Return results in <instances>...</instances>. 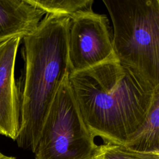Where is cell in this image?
Wrapping results in <instances>:
<instances>
[{
  "label": "cell",
  "instance_id": "6",
  "mask_svg": "<svg viewBox=\"0 0 159 159\" xmlns=\"http://www.w3.org/2000/svg\"><path fill=\"white\" fill-rule=\"evenodd\" d=\"M21 37L0 44V135L16 140L19 128V107L14 78L17 52Z\"/></svg>",
  "mask_w": 159,
  "mask_h": 159
},
{
  "label": "cell",
  "instance_id": "10",
  "mask_svg": "<svg viewBox=\"0 0 159 159\" xmlns=\"http://www.w3.org/2000/svg\"><path fill=\"white\" fill-rule=\"evenodd\" d=\"M93 159H159V152H141L123 145L104 143L98 145Z\"/></svg>",
  "mask_w": 159,
  "mask_h": 159
},
{
  "label": "cell",
  "instance_id": "11",
  "mask_svg": "<svg viewBox=\"0 0 159 159\" xmlns=\"http://www.w3.org/2000/svg\"><path fill=\"white\" fill-rule=\"evenodd\" d=\"M1 159H16V158L14 157H9V156H6V155H3Z\"/></svg>",
  "mask_w": 159,
  "mask_h": 159
},
{
  "label": "cell",
  "instance_id": "8",
  "mask_svg": "<svg viewBox=\"0 0 159 159\" xmlns=\"http://www.w3.org/2000/svg\"><path fill=\"white\" fill-rule=\"evenodd\" d=\"M123 145L137 152H159V88L155 93L145 120Z\"/></svg>",
  "mask_w": 159,
  "mask_h": 159
},
{
  "label": "cell",
  "instance_id": "3",
  "mask_svg": "<svg viewBox=\"0 0 159 159\" xmlns=\"http://www.w3.org/2000/svg\"><path fill=\"white\" fill-rule=\"evenodd\" d=\"M116 59L159 86V0H102Z\"/></svg>",
  "mask_w": 159,
  "mask_h": 159
},
{
  "label": "cell",
  "instance_id": "5",
  "mask_svg": "<svg viewBox=\"0 0 159 159\" xmlns=\"http://www.w3.org/2000/svg\"><path fill=\"white\" fill-rule=\"evenodd\" d=\"M107 17L93 11L69 18L67 30L70 74L116 59Z\"/></svg>",
  "mask_w": 159,
  "mask_h": 159
},
{
  "label": "cell",
  "instance_id": "1",
  "mask_svg": "<svg viewBox=\"0 0 159 159\" xmlns=\"http://www.w3.org/2000/svg\"><path fill=\"white\" fill-rule=\"evenodd\" d=\"M69 81L91 134L119 145L143 122L159 88L117 59L70 73Z\"/></svg>",
  "mask_w": 159,
  "mask_h": 159
},
{
  "label": "cell",
  "instance_id": "9",
  "mask_svg": "<svg viewBox=\"0 0 159 159\" xmlns=\"http://www.w3.org/2000/svg\"><path fill=\"white\" fill-rule=\"evenodd\" d=\"M46 14L64 16L69 18L93 11L94 0H31Z\"/></svg>",
  "mask_w": 159,
  "mask_h": 159
},
{
  "label": "cell",
  "instance_id": "4",
  "mask_svg": "<svg viewBox=\"0 0 159 159\" xmlns=\"http://www.w3.org/2000/svg\"><path fill=\"white\" fill-rule=\"evenodd\" d=\"M68 73L46 117L35 159H93L98 148L72 91Z\"/></svg>",
  "mask_w": 159,
  "mask_h": 159
},
{
  "label": "cell",
  "instance_id": "12",
  "mask_svg": "<svg viewBox=\"0 0 159 159\" xmlns=\"http://www.w3.org/2000/svg\"><path fill=\"white\" fill-rule=\"evenodd\" d=\"M2 156H3V154L0 152V159H1V158L2 157Z\"/></svg>",
  "mask_w": 159,
  "mask_h": 159
},
{
  "label": "cell",
  "instance_id": "2",
  "mask_svg": "<svg viewBox=\"0 0 159 159\" xmlns=\"http://www.w3.org/2000/svg\"><path fill=\"white\" fill-rule=\"evenodd\" d=\"M69 17L46 14L37 29L23 37L24 68L17 83L19 128L17 145L35 153L53 99L68 73Z\"/></svg>",
  "mask_w": 159,
  "mask_h": 159
},
{
  "label": "cell",
  "instance_id": "7",
  "mask_svg": "<svg viewBox=\"0 0 159 159\" xmlns=\"http://www.w3.org/2000/svg\"><path fill=\"white\" fill-rule=\"evenodd\" d=\"M45 14L31 0H0V44L32 33Z\"/></svg>",
  "mask_w": 159,
  "mask_h": 159
}]
</instances>
